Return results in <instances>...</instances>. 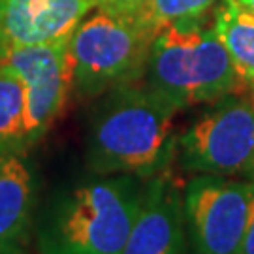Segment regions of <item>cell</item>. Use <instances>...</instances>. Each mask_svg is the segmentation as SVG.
<instances>
[{
  "label": "cell",
  "mask_w": 254,
  "mask_h": 254,
  "mask_svg": "<svg viewBox=\"0 0 254 254\" xmlns=\"http://www.w3.org/2000/svg\"><path fill=\"white\" fill-rule=\"evenodd\" d=\"M96 106L87 136V164L96 175L151 179L177 153L173 117L179 109L147 85L111 89Z\"/></svg>",
  "instance_id": "6da1fadb"
},
{
  "label": "cell",
  "mask_w": 254,
  "mask_h": 254,
  "mask_svg": "<svg viewBox=\"0 0 254 254\" xmlns=\"http://www.w3.org/2000/svg\"><path fill=\"white\" fill-rule=\"evenodd\" d=\"M145 183L102 175L57 194L34 224L38 254H123L141 207Z\"/></svg>",
  "instance_id": "7a4b0ae2"
},
{
  "label": "cell",
  "mask_w": 254,
  "mask_h": 254,
  "mask_svg": "<svg viewBox=\"0 0 254 254\" xmlns=\"http://www.w3.org/2000/svg\"><path fill=\"white\" fill-rule=\"evenodd\" d=\"M145 85L177 109L215 104L236 94L245 83L226 47L200 19L164 27L153 42Z\"/></svg>",
  "instance_id": "3957f363"
},
{
  "label": "cell",
  "mask_w": 254,
  "mask_h": 254,
  "mask_svg": "<svg viewBox=\"0 0 254 254\" xmlns=\"http://www.w3.org/2000/svg\"><path fill=\"white\" fill-rule=\"evenodd\" d=\"M158 32L141 19L94 8L70 38L73 92L94 98L145 77Z\"/></svg>",
  "instance_id": "277c9868"
},
{
  "label": "cell",
  "mask_w": 254,
  "mask_h": 254,
  "mask_svg": "<svg viewBox=\"0 0 254 254\" xmlns=\"http://www.w3.org/2000/svg\"><path fill=\"white\" fill-rule=\"evenodd\" d=\"M177 158L192 175L254 181V96L230 94L213 104L177 139Z\"/></svg>",
  "instance_id": "5b68a950"
},
{
  "label": "cell",
  "mask_w": 254,
  "mask_h": 254,
  "mask_svg": "<svg viewBox=\"0 0 254 254\" xmlns=\"http://www.w3.org/2000/svg\"><path fill=\"white\" fill-rule=\"evenodd\" d=\"M190 254H239L254 201V181L194 175L183 189Z\"/></svg>",
  "instance_id": "8992f818"
},
{
  "label": "cell",
  "mask_w": 254,
  "mask_h": 254,
  "mask_svg": "<svg viewBox=\"0 0 254 254\" xmlns=\"http://www.w3.org/2000/svg\"><path fill=\"white\" fill-rule=\"evenodd\" d=\"M0 61L9 64L25 85L28 141L32 147L61 117L73 92L70 42L13 49Z\"/></svg>",
  "instance_id": "52a82bcc"
},
{
  "label": "cell",
  "mask_w": 254,
  "mask_h": 254,
  "mask_svg": "<svg viewBox=\"0 0 254 254\" xmlns=\"http://www.w3.org/2000/svg\"><path fill=\"white\" fill-rule=\"evenodd\" d=\"M98 0H0V59L30 46L70 42Z\"/></svg>",
  "instance_id": "ba28073f"
},
{
  "label": "cell",
  "mask_w": 254,
  "mask_h": 254,
  "mask_svg": "<svg viewBox=\"0 0 254 254\" xmlns=\"http://www.w3.org/2000/svg\"><path fill=\"white\" fill-rule=\"evenodd\" d=\"M185 236L183 190L166 172L147 179L123 254H185Z\"/></svg>",
  "instance_id": "9c48e42d"
},
{
  "label": "cell",
  "mask_w": 254,
  "mask_h": 254,
  "mask_svg": "<svg viewBox=\"0 0 254 254\" xmlns=\"http://www.w3.org/2000/svg\"><path fill=\"white\" fill-rule=\"evenodd\" d=\"M34 213L36 185L25 153L0 154V254H28Z\"/></svg>",
  "instance_id": "30bf717a"
},
{
  "label": "cell",
  "mask_w": 254,
  "mask_h": 254,
  "mask_svg": "<svg viewBox=\"0 0 254 254\" xmlns=\"http://www.w3.org/2000/svg\"><path fill=\"white\" fill-rule=\"evenodd\" d=\"M213 27L239 77L254 87V13L239 0H222Z\"/></svg>",
  "instance_id": "8fae6325"
},
{
  "label": "cell",
  "mask_w": 254,
  "mask_h": 254,
  "mask_svg": "<svg viewBox=\"0 0 254 254\" xmlns=\"http://www.w3.org/2000/svg\"><path fill=\"white\" fill-rule=\"evenodd\" d=\"M28 147L25 85L9 64L0 61V154L27 153Z\"/></svg>",
  "instance_id": "7c38bea8"
},
{
  "label": "cell",
  "mask_w": 254,
  "mask_h": 254,
  "mask_svg": "<svg viewBox=\"0 0 254 254\" xmlns=\"http://www.w3.org/2000/svg\"><path fill=\"white\" fill-rule=\"evenodd\" d=\"M215 2L217 0H151L132 17L162 30L172 23L200 19L211 6H215Z\"/></svg>",
  "instance_id": "4fadbf2b"
},
{
  "label": "cell",
  "mask_w": 254,
  "mask_h": 254,
  "mask_svg": "<svg viewBox=\"0 0 254 254\" xmlns=\"http://www.w3.org/2000/svg\"><path fill=\"white\" fill-rule=\"evenodd\" d=\"M151 0H98V8L119 15H136Z\"/></svg>",
  "instance_id": "5bb4252c"
},
{
  "label": "cell",
  "mask_w": 254,
  "mask_h": 254,
  "mask_svg": "<svg viewBox=\"0 0 254 254\" xmlns=\"http://www.w3.org/2000/svg\"><path fill=\"white\" fill-rule=\"evenodd\" d=\"M239 254H254V201H253V211H251V218H249V226L245 232V239Z\"/></svg>",
  "instance_id": "9a60e30c"
},
{
  "label": "cell",
  "mask_w": 254,
  "mask_h": 254,
  "mask_svg": "<svg viewBox=\"0 0 254 254\" xmlns=\"http://www.w3.org/2000/svg\"><path fill=\"white\" fill-rule=\"evenodd\" d=\"M239 2H241L245 8H249L254 13V0H239Z\"/></svg>",
  "instance_id": "2e32d148"
},
{
  "label": "cell",
  "mask_w": 254,
  "mask_h": 254,
  "mask_svg": "<svg viewBox=\"0 0 254 254\" xmlns=\"http://www.w3.org/2000/svg\"><path fill=\"white\" fill-rule=\"evenodd\" d=\"M251 94L254 96V87H251Z\"/></svg>",
  "instance_id": "e0dca14e"
}]
</instances>
